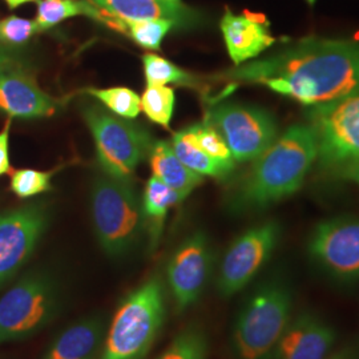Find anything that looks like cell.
Masks as SVG:
<instances>
[{
  "label": "cell",
  "mask_w": 359,
  "mask_h": 359,
  "mask_svg": "<svg viewBox=\"0 0 359 359\" xmlns=\"http://www.w3.org/2000/svg\"><path fill=\"white\" fill-rule=\"evenodd\" d=\"M206 121L231 149L234 161H255L278 137V123L266 109L241 103H221L212 107Z\"/></svg>",
  "instance_id": "obj_10"
},
{
  "label": "cell",
  "mask_w": 359,
  "mask_h": 359,
  "mask_svg": "<svg viewBox=\"0 0 359 359\" xmlns=\"http://www.w3.org/2000/svg\"><path fill=\"white\" fill-rule=\"evenodd\" d=\"M90 217L99 245L114 259L130 255L147 229L142 201L132 182L104 172L90 187Z\"/></svg>",
  "instance_id": "obj_5"
},
{
  "label": "cell",
  "mask_w": 359,
  "mask_h": 359,
  "mask_svg": "<svg viewBox=\"0 0 359 359\" xmlns=\"http://www.w3.org/2000/svg\"><path fill=\"white\" fill-rule=\"evenodd\" d=\"M325 359H359V342H350L334 348Z\"/></svg>",
  "instance_id": "obj_32"
},
{
  "label": "cell",
  "mask_w": 359,
  "mask_h": 359,
  "mask_svg": "<svg viewBox=\"0 0 359 359\" xmlns=\"http://www.w3.org/2000/svg\"><path fill=\"white\" fill-rule=\"evenodd\" d=\"M170 1H179V0H170Z\"/></svg>",
  "instance_id": "obj_36"
},
{
  "label": "cell",
  "mask_w": 359,
  "mask_h": 359,
  "mask_svg": "<svg viewBox=\"0 0 359 359\" xmlns=\"http://www.w3.org/2000/svg\"><path fill=\"white\" fill-rule=\"evenodd\" d=\"M107 329L104 314L77 320L52 339L41 359H100Z\"/></svg>",
  "instance_id": "obj_17"
},
{
  "label": "cell",
  "mask_w": 359,
  "mask_h": 359,
  "mask_svg": "<svg viewBox=\"0 0 359 359\" xmlns=\"http://www.w3.org/2000/svg\"><path fill=\"white\" fill-rule=\"evenodd\" d=\"M47 201H32L0 212V290L26 266L51 224Z\"/></svg>",
  "instance_id": "obj_12"
},
{
  "label": "cell",
  "mask_w": 359,
  "mask_h": 359,
  "mask_svg": "<svg viewBox=\"0 0 359 359\" xmlns=\"http://www.w3.org/2000/svg\"><path fill=\"white\" fill-rule=\"evenodd\" d=\"M226 76L262 84L306 107L330 103L359 92V41L299 39Z\"/></svg>",
  "instance_id": "obj_1"
},
{
  "label": "cell",
  "mask_w": 359,
  "mask_h": 359,
  "mask_svg": "<svg viewBox=\"0 0 359 359\" xmlns=\"http://www.w3.org/2000/svg\"><path fill=\"white\" fill-rule=\"evenodd\" d=\"M132 40L145 50L158 51L163 39L169 31L179 28L173 20L169 19H145V20H121Z\"/></svg>",
  "instance_id": "obj_25"
},
{
  "label": "cell",
  "mask_w": 359,
  "mask_h": 359,
  "mask_svg": "<svg viewBox=\"0 0 359 359\" xmlns=\"http://www.w3.org/2000/svg\"><path fill=\"white\" fill-rule=\"evenodd\" d=\"M57 103L41 90L25 65L0 69V112L18 118L47 117Z\"/></svg>",
  "instance_id": "obj_15"
},
{
  "label": "cell",
  "mask_w": 359,
  "mask_h": 359,
  "mask_svg": "<svg viewBox=\"0 0 359 359\" xmlns=\"http://www.w3.org/2000/svg\"><path fill=\"white\" fill-rule=\"evenodd\" d=\"M142 65L148 86H194L197 83L191 74L154 53H145L142 56Z\"/></svg>",
  "instance_id": "obj_24"
},
{
  "label": "cell",
  "mask_w": 359,
  "mask_h": 359,
  "mask_svg": "<svg viewBox=\"0 0 359 359\" xmlns=\"http://www.w3.org/2000/svg\"><path fill=\"white\" fill-rule=\"evenodd\" d=\"M88 95L96 97L100 103L105 105V108L115 115L124 117V118H135L142 111V99L135 90H129L126 87H115V88H105V90H96L90 88L86 90Z\"/></svg>",
  "instance_id": "obj_27"
},
{
  "label": "cell",
  "mask_w": 359,
  "mask_h": 359,
  "mask_svg": "<svg viewBox=\"0 0 359 359\" xmlns=\"http://www.w3.org/2000/svg\"><path fill=\"white\" fill-rule=\"evenodd\" d=\"M83 117L93 136L104 173L132 182V176L154 140L151 135L142 126L114 115L97 104L84 107Z\"/></svg>",
  "instance_id": "obj_8"
},
{
  "label": "cell",
  "mask_w": 359,
  "mask_h": 359,
  "mask_svg": "<svg viewBox=\"0 0 359 359\" xmlns=\"http://www.w3.org/2000/svg\"><path fill=\"white\" fill-rule=\"evenodd\" d=\"M306 118L316 132L320 168L350 177L359 168V92L309 107Z\"/></svg>",
  "instance_id": "obj_7"
},
{
  "label": "cell",
  "mask_w": 359,
  "mask_h": 359,
  "mask_svg": "<svg viewBox=\"0 0 359 359\" xmlns=\"http://www.w3.org/2000/svg\"><path fill=\"white\" fill-rule=\"evenodd\" d=\"M170 145L181 163L203 177L209 176L215 179H226L231 175L226 168L218 164L216 160H213L200 148L193 136L191 127L175 133Z\"/></svg>",
  "instance_id": "obj_22"
},
{
  "label": "cell",
  "mask_w": 359,
  "mask_h": 359,
  "mask_svg": "<svg viewBox=\"0 0 359 359\" xmlns=\"http://www.w3.org/2000/svg\"><path fill=\"white\" fill-rule=\"evenodd\" d=\"M219 28L228 53L236 65L255 59L276 43L270 34L269 23L262 15H237L226 10Z\"/></svg>",
  "instance_id": "obj_16"
},
{
  "label": "cell",
  "mask_w": 359,
  "mask_h": 359,
  "mask_svg": "<svg viewBox=\"0 0 359 359\" xmlns=\"http://www.w3.org/2000/svg\"><path fill=\"white\" fill-rule=\"evenodd\" d=\"M104 13L120 20H145L169 19L179 28L189 29L201 22L198 11L170 0H90Z\"/></svg>",
  "instance_id": "obj_18"
},
{
  "label": "cell",
  "mask_w": 359,
  "mask_h": 359,
  "mask_svg": "<svg viewBox=\"0 0 359 359\" xmlns=\"http://www.w3.org/2000/svg\"><path fill=\"white\" fill-rule=\"evenodd\" d=\"M147 157L152 175L180 193L184 200L203 182V176L181 163L170 142L152 140Z\"/></svg>",
  "instance_id": "obj_19"
},
{
  "label": "cell",
  "mask_w": 359,
  "mask_h": 359,
  "mask_svg": "<svg viewBox=\"0 0 359 359\" xmlns=\"http://www.w3.org/2000/svg\"><path fill=\"white\" fill-rule=\"evenodd\" d=\"M65 304L63 286L50 270L34 269L0 297V345L27 341L48 327Z\"/></svg>",
  "instance_id": "obj_6"
},
{
  "label": "cell",
  "mask_w": 359,
  "mask_h": 359,
  "mask_svg": "<svg viewBox=\"0 0 359 359\" xmlns=\"http://www.w3.org/2000/svg\"><path fill=\"white\" fill-rule=\"evenodd\" d=\"M10 142V121L6 124V127L0 132V176H4L10 172V152H8V144Z\"/></svg>",
  "instance_id": "obj_31"
},
{
  "label": "cell",
  "mask_w": 359,
  "mask_h": 359,
  "mask_svg": "<svg viewBox=\"0 0 359 359\" xmlns=\"http://www.w3.org/2000/svg\"><path fill=\"white\" fill-rule=\"evenodd\" d=\"M38 31L35 20L19 16H10L0 20V43L8 48H16L26 44Z\"/></svg>",
  "instance_id": "obj_30"
},
{
  "label": "cell",
  "mask_w": 359,
  "mask_h": 359,
  "mask_svg": "<svg viewBox=\"0 0 359 359\" xmlns=\"http://www.w3.org/2000/svg\"><path fill=\"white\" fill-rule=\"evenodd\" d=\"M182 200L184 198L180 196V193L168 187L165 182L157 179L154 175L147 181L142 205L152 249L158 244L169 209Z\"/></svg>",
  "instance_id": "obj_21"
},
{
  "label": "cell",
  "mask_w": 359,
  "mask_h": 359,
  "mask_svg": "<svg viewBox=\"0 0 359 359\" xmlns=\"http://www.w3.org/2000/svg\"><path fill=\"white\" fill-rule=\"evenodd\" d=\"M175 92L167 86H148L142 93V109L156 124L168 128L175 109Z\"/></svg>",
  "instance_id": "obj_26"
},
{
  "label": "cell",
  "mask_w": 359,
  "mask_h": 359,
  "mask_svg": "<svg viewBox=\"0 0 359 359\" xmlns=\"http://www.w3.org/2000/svg\"><path fill=\"white\" fill-rule=\"evenodd\" d=\"M6 3H7V6L11 8V10H15V8H18V7H20L22 4H25V3H28V1H35V0H4Z\"/></svg>",
  "instance_id": "obj_34"
},
{
  "label": "cell",
  "mask_w": 359,
  "mask_h": 359,
  "mask_svg": "<svg viewBox=\"0 0 359 359\" xmlns=\"http://www.w3.org/2000/svg\"><path fill=\"white\" fill-rule=\"evenodd\" d=\"M193 136L196 139L200 148L210 156L213 160H216L218 164L226 168L229 172L234 169V158L231 156V149L228 148L226 142L222 139V136L217 132V129L212 127L208 121L198 123L191 127Z\"/></svg>",
  "instance_id": "obj_28"
},
{
  "label": "cell",
  "mask_w": 359,
  "mask_h": 359,
  "mask_svg": "<svg viewBox=\"0 0 359 359\" xmlns=\"http://www.w3.org/2000/svg\"><path fill=\"white\" fill-rule=\"evenodd\" d=\"M75 16H87L126 32L124 23L120 19L104 13L88 0H40L35 25L38 31H46Z\"/></svg>",
  "instance_id": "obj_20"
},
{
  "label": "cell",
  "mask_w": 359,
  "mask_h": 359,
  "mask_svg": "<svg viewBox=\"0 0 359 359\" xmlns=\"http://www.w3.org/2000/svg\"><path fill=\"white\" fill-rule=\"evenodd\" d=\"M213 269L215 252L208 236L204 231H193L168 261V290L177 313L188 311L200 301Z\"/></svg>",
  "instance_id": "obj_13"
},
{
  "label": "cell",
  "mask_w": 359,
  "mask_h": 359,
  "mask_svg": "<svg viewBox=\"0 0 359 359\" xmlns=\"http://www.w3.org/2000/svg\"><path fill=\"white\" fill-rule=\"evenodd\" d=\"M167 286L154 274L123 298L107 329L100 359H145L167 321Z\"/></svg>",
  "instance_id": "obj_4"
},
{
  "label": "cell",
  "mask_w": 359,
  "mask_h": 359,
  "mask_svg": "<svg viewBox=\"0 0 359 359\" xmlns=\"http://www.w3.org/2000/svg\"><path fill=\"white\" fill-rule=\"evenodd\" d=\"M51 173L34 169H19L11 176V191L20 198H29L51 191Z\"/></svg>",
  "instance_id": "obj_29"
},
{
  "label": "cell",
  "mask_w": 359,
  "mask_h": 359,
  "mask_svg": "<svg viewBox=\"0 0 359 359\" xmlns=\"http://www.w3.org/2000/svg\"><path fill=\"white\" fill-rule=\"evenodd\" d=\"M317 160L313 127L294 124L255 160L253 167L226 196L231 215L258 213L298 192Z\"/></svg>",
  "instance_id": "obj_2"
},
{
  "label": "cell",
  "mask_w": 359,
  "mask_h": 359,
  "mask_svg": "<svg viewBox=\"0 0 359 359\" xmlns=\"http://www.w3.org/2000/svg\"><path fill=\"white\" fill-rule=\"evenodd\" d=\"M209 341L203 326H185L156 359H208Z\"/></svg>",
  "instance_id": "obj_23"
},
{
  "label": "cell",
  "mask_w": 359,
  "mask_h": 359,
  "mask_svg": "<svg viewBox=\"0 0 359 359\" xmlns=\"http://www.w3.org/2000/svg\"><path fill=\"white\" fill-rule=\"evenodd\" d=\"M337 344L333 326L313 311L293 316L271 359H325Z\"/></svg>",
  "instance_id": "obj_14"
},
{
  "label": "cell",
  "mask_w": 359,
  "mask_h": 359,
  "mask_svg": "<svg viewBox=\"0 0 359 359\" xmlns=\"http://www.w3.org/2000/svg\"><path fill=\"white\" fill-rule=\"evenodd\" d=\"M294 292L283 273H273L245 298L231 327L236 359H271L293 318Z\"/></svg>",
  "instance_id": "obj_3"
},
{
  "label": "cell",
  "mask_w": 359,
  "mask_h": 359,
  "mask_svg": "<svg viewBox=\"0 0 359 359\" xmlns=\"http://www.w3.org/2000/svg\"><path fill=\"white\" fill-rule=\"evenodd\" d=\"M13 65H25L22 59L18 57V55L8 47L3 46L0 43V69L3 68H8V67H13Z\"/></svg>",
  "instance_id": "obj_33"
},
{
  "label": "cell",
  "mask_w": 359,
  "mask_h": 359,
  "mask_svg": "<svg viewBox=\"0 0 359 359\" xmlns=\"http://www.w3.org/2000/svg\"><path fill=\"white\" fill-rule=\"evenodd\" d=\"M348 179L357 180L359 182V168L357 170H354V172L350 175V177H348Z\"/></svg>",
  "instance_id": "obj_35"
},
{
  "label": "cell",
  "mask_w": 359,
  "mask_h": 359,
  "mask_svg": "<svg viewBox=\"0 0 359 359\" xmlns=\"http://www.w3.org/2000/svg\"><path fill=\"white\" fill-rule=\"evenodd\" d=\"M308 256L334 283H358L359 217L339 216L317 224L309 236Z\"/></svg>",
  "instance_id": "obj_11"
},
{
  "label": "cell",
  "mask_w": 359,
  "mask_h": 359,
  "mask_svg": "<svg viewBox=\"0 0 359 359\" xmlns=\"http://www.w3.org/2000/svg\"><path fill=\"white\" fill-rule=\"evenodd\" d=\"M283 226L266 219L241 233L221 258L216 276L219 297L231 298L246 289L264 269L281 241Z\"/></svg>",
  "instance_id": "obj_9"
}]
</instances>
